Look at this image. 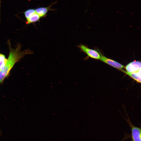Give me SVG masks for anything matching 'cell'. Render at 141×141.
Listing matches in <instances>:
<instances>
[{"instance_id":"cell-1","label":"cell","mask_w":141,"mask_h":141,"mask_svg":"<svg viewBox=\"0 0 141 141\" xmlns=\"http://www.w3.org/2000/svg\"><path fill=\"white\" fill-rule=\"evenodd\" d=\"M21 47L20 44H18L16 48L14 49L10 46L9 55L5 66L3 70L0 71V83L8 76L16 63L26 55L32 53V52L29 50L21 51Z\"/></svg>"},{"instance_id":"cell-2","label":"cell","mask_w":141,"mask_h":141,"mask_svg":"<svg viewBox=\"0 0 141 141\" xmlns=\"http://www.w3.org/2000/svg\"><path fill=\"white\" fill-rule=\"evenodd\" d=\"M125 119L127 122L131 129V136L128 138H130L131 141H141V130L140 127L134 126L131 122L129 117Z\"/></svg>"},{"instance_id":"cell-3","label":"cell","mask_w":141,"mask_h":141,"mask_svg":"<svg viewBox=\"0 0 141 141\" xmlns=\"http://www.w3.org/2000/svg\"><path fill=\"white\" fill-rule=\"evenodd\" d=\"M83 52L86 54L87 56L96 59H100L101 55L97 50L89 48L86 46L82 44L77 46Z\"/></svg>"},{"instance_id":"cell-4","label":"cell","mask_w":141,"mask_h":141,"mask_svg":"<svg viewBox=\"0 0 141 141\" xmlns=\"http://www.w3.org/2000/svg\"><path fill=\"white\" fill-rule=\"evenodd\" d=\"M125 68L127 72L133 73L141 70V62L138 61H134L127 64Z\"/></svg>"},{"instance_id":"cell-5","label":"cell","mask_w":141,"mask_h":141,"mask_svg":"<svg viewBox=\"0 0 141 141\" xmlns=\"http://www.w3.org/2000/svg\"><path fill=\"white\" fill-rule=\"evenodd\" d=\"M103 62L112 66V67L119 69H121L124 68V66L119 63L101 55L100 59Z\"/></svg>"},{"instance_id":"cell-6","label":"cell","mask_w":141,"mask_h":141,"mask_svg":"<svg viewBox=\"0 0 141 141\" xmlns=\"http://www.w3.org/2000/svg\"><path fill=\"white\" fill-rule=\"evenodd\" d=\"M120 70L129 76L137 82L140 83H141V70L133 73H129L122 69H120Z\"/></svg>"},{"instance_id":"cell-7","label":"cell","mask_w":141,"mask_h":141,"mask_svg":"<svg viewBox=\"0 0 141 141\" xmlns=\"http://www.w3.org/2000/svg\"><path fill=\"white\" fill-rule=\"evenodd\" d=\"M35 10L36 13L40 17H42L46 14L48 10V8L47 7H40L37 8Z\"/></svg>"},{"instance_id":"cell-8","label":"cell","mask_w":141,"mask_h":141,"mask_svg":"<svg viewBox=\"0 0 141 141\" xmlns=\"http://www.w3.org/2000/svg\"><path fill=\"white\" fill-rule=\"evenodd\" d=\"M40 18V17L39 15L36 12L27 19V21L26 23L30 24L36 22L38 21Z\"/></svg>"},{"instance_id":"cell-9","label":"cell","mask_w":141,"mask_h":141,"mask_svg":"<svg viewBox=\"0 0 141 141\" xmlns=\"http://www.w3.org/2000/svg\"><path fill=\"white\" fill-rule=\"evenodd\" d=\"M35 10L34 9H30L26 10L24 13L26 18L27 19L33 14L35 13Z\"/></svg>"},{"instance_id":"cell-10","label":"cell","mask_w":141,"mask_h":141,"mask_svg":"<svg viewBox=\"0 0 141 141\" xmlns=\"http://www.w3.org/2000/svg\"><path fill=\"white\" fill-rule=\"evenodd\" d=\"M7 60L6 58L4 60H0V71L3 70L5 66Z\"/></svg>"},{"instance_id":"cell-11","label":"cell","mask_w":141,"mask_h":141,"mask_svg":"<svg viewBox=\"0 0 141 141\" xmlns=\"http://www.w3.org/2000/svg\"><path fill=\"white\" fill-rule=\"evenodd\" d=\"M5 55L2 54L0 53V60L5 59Z\"/></svg>"}]
</instances>
